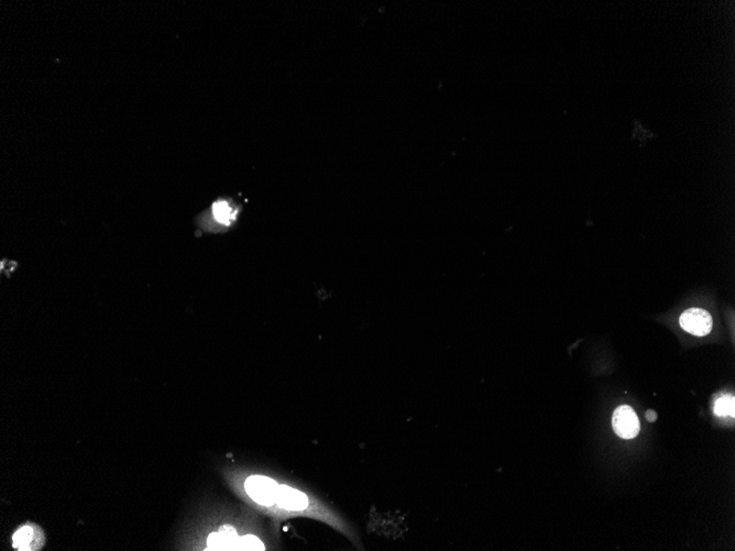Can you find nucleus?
Wrapping results in <instances>:
<instances>
[{
    "mask_svg": "<svg viewBox=\"0 0 735 551\" xmlns=\"http://www.w3.org/2000/svg\"><path fill=\"white\" fill-rule=\"evenodd\" d=\"M612 425L617 436L623 439H633L640 433V426L638 416L630 406H620L612 418Z\"/></svg>",
    "mask_w": 735,
    "mask_h": 551,
    "instance_id": "obj_2",
    "label": "nucleus"
},
{
    "mask_svg": "<svg viewBox=\"0 0 735 551\" xmlns=\"http://www.w3.org/2000/svg\"><path fill=\"white\" fill-rule=\"evenodd\" d=\"M280 485L263 475H252L244 482V490L259 505L272 506L276 503Z\"/></svg>",
    "mask_w": 735,
    "mask_h": 551,
    "instance_id": "obj_1",
    "label": "nucleus"
},
{
    "mask_svg": "<svg viewBox=\"0 0 735 551\" xmlns=\"http://www.w3.org/2000/svg\"><path fill=\"white\" fill-rule=\"evenodd\" d=\"M276 504L284 510H303L309 506V498L301 491L286 485H281L279 487Z\"/></svg>",
    "mask_w": 735,
    "mask_h": 551,
    "instance_id": "obj_6",
    "label": "nucleus"
},
{
    "mask_svg": "<svg viewBox=\"0 0 735 551\" xmlns=\"http://www.w3.org/2000/svg\"><path fill=\"white\" fill-rule=\"evenodd\" d=\"M734 396L731 394H724L715 400V406H713V413L719 416V417H727V416L734 417Z\"/></svg>",
    "mask_w": 735,
    "mask_h": 551,
    "instance_id": "obj_7",
    "label": "nucleus"
},
{
    "mask_svg": "<svg viewBox=\"0 0 735 551\" xmlns=\"http://www.w3.org/2000/svg\"><path fill=\"white\" fill-rule=\"evenodd\" d=\"M240 537L232 527L224 526L217 533L209 535V544L211 550H239Z\"/></svg>",
    "mask_w": 735,
    "mask_h": 551,
    "instance_id": "obj_4",
    "label": "nucleus"
},
{
    "mask_svg": "<svg viewBox=\"0 0 735 551\" xmlns=\"http://www.w3.org/2000/svg\"><path fill=\"white\" fill-rule=\"evenodd\" d=\"M43 545V535L34 526H24L13 535V547L18 550H38Z\"/></svg>",
    "mask_w": 735,
    "mask_h": 551,
    "instance_id": "obj_5",
    "label": "nucleus"
},
{
    "mask_svg": "<svg viewBox=\"0 0 735 551\" xmlns=\"http://www.w3.org/2000/svg\"><path fill=\"white\" fill-rule=\"evenodd\" d=\"M681 328L694 336H707L711 333L712 317L707 310L701 308H690L682 313L679 319Z\"/></svg>",
    "mask_w": 735,
    "mask_h": 551,
    "instance_id": "obj_3",
    "label": "nucleus"
},
{
    "mask_svg": "<svg viewBox=\"0 0 735 551\" xmlns=\"http://www.w3.org/2000/svg\"><path fill=\"white\" fill-rule=\"evenodd\" d=\"M239 550H265V545L253 535L240 537Z\"/></svg>",
    "mask_w": 735,
    "mask_h": 551,
    "instance_id": "obj_9",
    "label": "nucleus"
},
{
    "mask_svg": "<svg viewBox=\"0 0 735 551\" xmlns=\"http://www.w3.org/2000/svg\"><path fill=\"white\" fill-rule=\"evenodd\" d=\"M656 418H657V414H656L654 410H648V412H646V419H648V421H650V423L655 421Z\"/></svg>",
    "mask_w": 735,
    "mask_h": 551,
    "instance_id": "obj_10",
    "label": "nucleus"
},
{
    "mask_svg": "<svg viewBox=\"0 0 735 551\" xmlns=\"http://www.w3.org/2000/svg\"><path fill=\"white\" fill-rule=\"evenodd\" d=\"M211 211H213L214 218L216 219L217 223L220 225H229L236 218L234 208L226 202H217L213 206Z\"/></svg>",
    "mask_w": 735,
    "mask_h": 551,
    "instance_id": "obj_8",
    "label": "nucleus"
}]
</instances>
